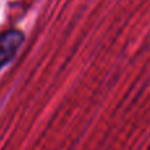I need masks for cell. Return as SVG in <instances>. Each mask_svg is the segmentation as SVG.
I'll list each match as a JSON object with an SVG mask.
<instances>
[{
  "label": "cell",
  "instance_id": "1",
  "mask_svg": "<svg viewBox=\"0 0 150 150\" xmlns=\"http://www.w3.org/2000/svg\"><path fill=\"white\" fill-rule=\"evenodd\" d=\"M24 44V34L20 30H5L0 33V70L17 55Z\"/></svg>",
  "mask_w": 150,
  "mask_h": 150
}]
</instances>
